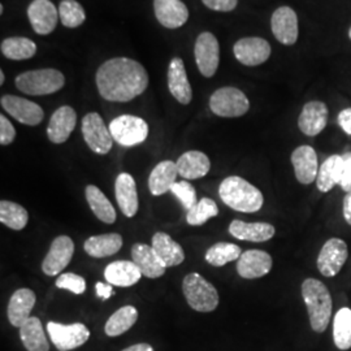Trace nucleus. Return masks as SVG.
<instances>
[{"label": "nucleus", "mask_w": 351, "mask_h": 351, "mask_svg": "<svg viewBox=\"0 0 351 351\" xmlns=\"http://www.w3.org/2000/svg\"><path fill=\"white\" fill-rule=\"evenodd\" d=\"M27 19L39 36L51 34L60 20L59 10L51 0H33L27 7Z\"/></svg>", "instance_id": "obj_16"}, {"label": "nucleus", "mask_w": 351, "mask_h": 351, "mask_svg": "<svg viewBox=\"0 0 351 351\" xmlns=\"http://www.w3.org/2000/svg\"><path fill=\"white\" fill-rule=\"evenodd\" d=\"M116 201L126 217H134L138 213V193L136 181L129 173H120L114 182Z\"/></svg>", "instance_id": "obj_22"}, {"label": "nucleus", "mask_w": 351, "mask_h": 351, "mask_svg": "<svg viewBox=\"0 0 351 351\" xmlns=\"http://www.w3.org/2000/svg\"><path fill=\"white\" fill-rule=\"evenodd\" d=\"M241 255L242 250L237 245L229 242H219L207 250L204 259L213 267H223L230 262L239 261Z\"/></svg>", "instance_id": "obj_38"}, {"label": "nucleus", "mask_w": 351, "mask_h": 351, "mask_svg": "<svg viewBox=\"0 0 351 351\" xmlns=\"http://www.w3.org/2000/svg\"><path fill=\"white\" fill-rule=\"evenodd\" d=\"M349 38H350V40H351V26H350V29H349Z\"/></svg>", "instance_id": "obj_53"}, {"label": "nucleus", "mask_w": 351, "mask_h": 351, "mask_svg": "<svg viewBox=\"0 0 351 351\" xmlns=\"http://www.w3.org/2000/svg\"><path fill=\"white\" fill-rule=\"evenodd\" d=\"M132 258H133V262L138 265L143 276L158 278L165 274L167 265L159 258L156 251L152 249V246L145 245V243L133 245Z\"/></svg>", "instance_id": "obj_24"}, {"label": "nucleus", "mask_w": 351, "mask_h": 351, "mask_svg": "<svg viewBox=\"0 0 351 351\" xmlns=\"http://www.w3.org/2000/svg\"><path fill=\"white\" fill-rule=\"evenodd\" d=\"M16 88L27 95H50L65 85V77L58 69L46 68L27 71L14 78Z\"/></svg>", "instance_id": "obj_4"}, {"label": "nucleus", "mask_w": 351, "mask_h": 351, "mask_svg": "<svg viewBox=\"0 0 351 351\" xmlns=\"http://www.w3.org/2000/svg\"><path fill=\"white\" fill-rule=\"evenodd\" d=\"M4 80H5L4 72H3V71H0V85H3V84H4Z\"/></svg>", "instance_id": "obj_51"}, {"label": "nucleus", "mask_w": 351, "mask_h": 351, "mask_svg": "<svg viewBox=\"0 0 351 351\" xmlns=\"http://www.w3.org/2000/svg\"><path fill=\"white\" fill-rule=\"evenodd\" d=\"M177 164L178 175L185 180H198L207 175L211 169V162L201 151H188L182 154Z\"/></svg>", "instance_id": "obj_28"}, {"label": "nucleus", "mask_w": 351, "mask_h": 351, "mask_svg": "<svg viewBox=\"0 0 351 351\" xmlns=\"http://www.w3.org/2000/svg\"><path fill=\"white\" fill-rule=\"evenodd\" d=\"M77 124V113L69 106L58 108L51 116L50 124L47 126V137L52 143L60 145L71 137Z\"/></svg>", "instance_id": "obj_21"}, {"label": "nucleus", "mask_w": 351, "mask_h": 351, "mask_svg": "<svg viewBox=\"0 0 351 351\" xmlns=\"http://www.w3.org/2000/svg\"><path fill=\"white\" fill-rule=\"evenodd\" d=\"M123 247V237L117 233L94 236L85 241L84 249L93 258H107L114 255Z\"/></svg>", "instance_id": "obj_33"}, {"label": "nucleus", "mask_w": 351, "mask_h": 351, "mask_svg": "<svg viewBox=\"0 0 351 351\" xmlns=\"http://www.w3.org/2000/svg\"><path fill=\"white\" fill-rule=\"evenodd\" d=\"M168 88L176 101L181 104H189L193 99V90L189 82L182 59L173 58L168 66Z\"/></svg>", "instance_id": "obj_23"}, {"label": "nucleus", "mask_w": 351, "mask_h": 351, "mask_svg": "<svg viewBox=\"0 0 351 351\" xmlns=\"http://www.w3.org/2000/svg\"><path fill=\"white\" fill-rule=\"evenodd\" d=\"M342 213H343L345 221L351 226V193H348V194L345 195V198H343Z\"/></svg>", "instance_id": "obj_49"}, {"label": "nucleus", "mask_w": 351, "mask_h": 351, "mask_svg": "<svg viewBox=\"0 0 351 351\" xmlns=\"http://www.w3.org/2000/svg\"><path fill=\"white\" fill-rule=\"evenodd\" d=\"M113 141L124 147L141 145L149 137V125L138 116L123 114L113 119L110 124Z\"/></svg>", "instance_id": "obj_7"}, {"label": "nucleus", "mask_w": 351, "mask_h": 351, "mask_svg": "<svg viewBox=\"0 0 351 351\" xmlns=\"http://www.w3.org/2000/svg\"><path fill=\"white\" fill-rule=\"evenodd\" d=\"M178 175L177 164L171 160H164L158 164L149 177V188L151 194L155 197L163 195L169 191L176 182V177Z\"/></svg>", "instance_id": "obj_31"}, {"label": "nucleus", "mask_w": 351, "mask_h": 351, "mask_svg": "<svg viewBox=\"0 0 351 351\" xmlns=\"http://www.w3.org/2000/svg\"><path fill=\"white\" fill-rule=\"evenodd\" d=\"M59 17L65 27L75 29L85 23L86 13L78 1L62 0V3L59 4Z\"/></svg>", "instance_id": "obj_40"}, {"label": "nucleus", "mask_w": 351, "mask_h": 351, "mask_svg": "<svg viewBox=\"0 0 351 351\" xmlns=\"http://www.w3.org/2000/svg\"><path fill=\"white\" fill-rule=\"evenodd\" d=\"M95 81L103 99L125 103L145 93L149 86V73L133 59L113 58L98 68Z\"/></svg>", "instance_id": "obj_1"}, {"label": "nucleus", "mask_w": 351, "mask_h": 351, "mask_svg": "<svg viewBox=\"0 0 351 351\" xmlns=\"http://www.w3.org/2000/svg\"><path fill=\"white\" fill-rule=\"evenodd\" d=\"M271 29L274 37L276 38L281 45H295L300 37V24L297 13L288 5L278 7L276 11L272 13Z\"/></svg>", "instance_id": "obj_12"}, {"label": "nucleus", "mask_w": 351, "mask_h": 351, "mask_svg": "<svg viewBox=\"0 0 351 351\" xmlns=\"http://www.w3.org/2000/svg\"><path fill=\"white\" fill-rule=\"evenodd\" d=\"M337 120H339L341 129H342L348 136H351V107L342 110V111L339 113Z\"/></svg>", "instance_id": "obj_47"}, {"label": "nucleus", "mask_w": 351, "mask_h": 351, "mask_svg": "<svg viewBox=\"0 0 351 351\" xmlns=\"http://www.w3.org/2000/svg\"><path fill=\"white\" fill-rule=\"evenodd\" d=\"M47 332L50 335L52 343L59 351L75 350L90 339V330L82 323L65 326L60 323L50 322L47 324Z\"/></svg>", "instance_id": "obj_11"}, {"label": "nucleus", "mask_w": 351, "mask_h": 351, "mask_svg": "<svg viewBox=\"0 0 351 351\" xmlns=\"http://www.w3.org/2000/svg\"><path fill=\"white\" fill-rule=\"evenodd\" d=\"M3 11H4V7H3V4L0 5V13H3Z\"/></svg>", "instance_id": "obj_52"}, {"label": "nucleus", "mask_w": 351, "mask_h": 351, "mask_svg": "<svg viewBox=\"0 0 351 351\" xmlns=\"http://www.w3.org/2000/svg\"><path fill=\"white\" fill-rule=\"evenodd\" d=\"M20 339L27 351H50V343L37 316H30L20 328Z\"/></svg>", "instance_id": "obj_32"}, {"label": "nucleus", "mask_w": 351, "mask_h": 351, "mask_svg": "<svg viewBox=\"0 0 351 351\" xmlns=\"http://www.w3.org/2000/svg\"><path fill=\"white\" fill-rule=\"evenodd\" d=\"M171 191L175 194L177 199L181 202L184 208L188 210V211H190L193 207H195V204L198 203L195 189L186 180L175 182L173 186L171 189Z\"/></svg>", "instance_id": "obj_42"}, {"label": "nucleus", "mask_w": 351, "mask_h": 351, "mask_svg": "<svg viewBox=\"0 0 351 351\" xmlns=\"http://www.w3.org/2000/svg\"><path fill=\"white\" fill-rule=\"evenodd\" d=\"M271 45L261 37L241 38L233 46V53L239 63L246 66H258L271 56Z\"/></svg>", "instance_id": "obj_13"}, {"label": "nucleus", "mask_w": 351, "mask_h": 351, "mask_svg": "<svg viewBox=\"0 0 351 351\" xmlns=\"http://www.w3.org/2000/svg\"><path fill=\"white\" fill-rule=\"evenodd\" d=\"M75 252V243L71 237L60 236L52 241L50 250L47 252L43 263L42 271L47 276H58V274L63 272L64 269L71 263Z\"/></svg>", "instance_id": "obj_15"}, {"label": "nucleus", "mask_w": 351, "mask_h": 351, "mask_svg": "<svg viewBox=\"0 0 351 351\" xmlns=\"http://www.w3.org/2000/svg\"><path fill=\"white\" fill-rule=\"evenodd\" d=\"M36 293L30 289L16 290L8 303V320L13 326L21 328L26 320L30 317V313L36 304Z\"/></svg>", "instance_id": "obj_25"}, {"label": "nucleus", "mask_w": 351, "mask_h": 351, "mask_svg": "<svg viewBox=\"0 0 351 351\" xmlns=\"http://www.w3.org/2000/svg\"><path fill=\"white\" fill-rule=\"evenodd\" d=\"M137 319H138L137 308L134 306H124L107 320L104 326L106 335L108 337L121 336L136 324Z\"/></svg>", "instance_id": "obj_36"}, {"label": "nucleus", "mask_w": 351, "mask_h": 351, "mask_svg": "<svg viewBox=\"0 0 351 351\" xmlns=\"http://www.w3.org/2000/svg\"><path fill=\"white\" fill-rule=\"evenodd\" d=\"M0 103L3 110H5V112L10 113L13 119H16L21 124L29 126L39 125L45 119L42 107L25 98L16 95H3Z\"/></svg>", "instance_id": "obj_14"}, {"label": "nucleus", "mask_w": 351, "mask_h": 351, "mask_svg": "<svg viewBox=\"0 0 351 351\" xmlns=\"http://www.w3.org/2000/svg\"><path fill=\"white\" fill-rule=\"evenodd\" d=\"M348 243L343 239H330L326 241L319 252L316 265L323 276L335 277L341 272V269L348 262Z\"/></svg>", "instance_id": "obj_9"}, {"label": "nucleus", "mask_w": 351, "mask_h": 351, "mask_svg": "<svg viewBox=\"0 0 351 351\" xmlns=\"http://www.w3.org/2000/svg\"><path fill=\"white\" fill-rule=\"evenodd\" d=\"M16 138V130L13 128L11 121L1 114L0 116V145L1 146H8L11 145Z\"/></svg>", "instance_id": "obj_44"}, {"label": "nucleus", "mask_w": 351, "mask_h": 351, "mask_svg": "<svg viewBox=\"0 0 351 351\" xmlns=\"http://www.w3.org/2000/svg\"><path fill=\"white\" fill-rule=\"evenodd\" d=\"M219 195L229 208L239 213H258L264 204L263 193L239 176L224 178Z\"/></svg>", "instance_id": "obj_3"}, {"label": "nucleus", "mask_w": 351, "mask_h": 351, "mask_svg": "<svg viewBox=\"0 0 351 351\" xmlns=\"http://www.w3.org/2000/svg\"><path fill=\"white\" fill-rule=\"evenodd\" d=\"M86 199L88 206L94 215L106 224H113L116 221V211L113 208L112 203L103 194L101 189L88 185L85 189Z\"/></svg>", "instance_id": "obj_34"}, {"label": "nucleus", "mask_w": 351, "mask_h": 351, "mask_svg": "<svg viewBox=\"0 0 351 351\" xmlns=\"http://www.w3.org/2000/svg\"><path fill=\"white\" fill-rule=\"evenodd\" d=\"M142 272L138 265L129 261H116L108 264L104 269L106 280L113 287L129 288L138 282Z\"/></svg>", "instance_id": "obj_26"}, {"label": "nucleus", "mask_w": 351, "mask_h": 351, "mask_svg": "<svg viewBox=\"0 0 351 351\" xmlns=\"http://www.w3.org/2000/svg\"><path fill=\"white\" fill-rule=\"evenodd\" d=\"M60 351H65V350H60Z\"/></svg>", "instance_id": "obj_54"}, {"label": "nucleus", "mask_w": 351, "mask_h": 351, "mask_svg": "<svg viewBox=\"0 0 351 351\" xmlns=\"http://www.w3.org/2000/svg\"><path fill=\"white\" fill-rule=\"evenodd\" d=\"M29 215L23 206L11 201L0 202V221L13 230H23L27 224Z\"/></svg>", "instance_id": "obj_39"}, {"label": "nucleus", "mask_w": 351, "mask_h": 351, "mask_svg": "<svg viewBox=\"0 0 351 351\" xmlns=\"http://www.w3.org/2000/svg\"><path fill=\"white\" fill-rule=\"evenodd\" d=\"M123 351H154V349L149 343H137V345L126 348Z\"/></svg>", "instance_id": "obj_50"}, {"label": "nucleus", "mask_w": 351, "mask_h": 351, "mask_svg": "<svg viewBox=\"0 0 351 351\" xmlns=\"http://www.w3.org/2000/svg\"><path fill=\"white\" fill-rule=\"evenodd\" d=\"M229 233L241 241L265 242L275 236L276 229L269 223H245L242 220H233L229 226Z\"/></svg>", "instance_id": "obj_27"}, {"label": "nucleus", "mask_w": 351, "mask_h": 351, "mask_svg": "<svg viewBox=\"0 0 351 351\" xmlns=\"http://www.w3.org/2000/svg\"><path fill=\"white\" fill-rule=\"evenodd\" d=\"M217 215H219V207L216 202L211 198H202L201 201L195 204V207H193L186 213V221L189 226H203L210 219H213Z\"/></svg>", "instance_id": "obj_41"}, {"label": "nucleus", "mask_w": 351, "mask_h": 351, "mask_svg": "<svg viewBox=\"0 0 351 351\" xmlns=\"http://www.w3.org/2000/svg\"><path fill=\"white\" fill-rule=\"evenodd\" d=\"M301 293L307 307L313 330L316 333L326 332L333 310V301L329 289L320 280L311 277L302 282Z\"/></svg>", "instance_id": "obj_2"}, {"label": "nucleus", "mask_w": 351, "mask_h": 351, "mask_svg": "<svg viewBox=\"0 0 351 351\" xmlns=\"http://www.w3.org/2000/svg\"><path fill=\"white\" fill-rule=\"evenodd\" d=\"M274 265L272 256L263 250H247L242 252L237 262L239 276L246 280H255L271 272Z\"/></svg>", "instance_id": "obj_19"}, {"label": "nucleus", "mask_w": 351, "mask_h": 351, "mask_svg": "<svg viewBox=\"0 0 351 351\" xmlns=\"http://www.w3.org/2000/svg\"><path fill=\"white\" fill-rule=\"evenodd\" d=\"M210 110L219 117H241L249 112L250 101L239 88L226 86L217 88L211 95Z\"/></svg>", "instance_id": "obj_6"}, {"label": "nucleus", "mask_w": 351, "mask_h": 351, "mask_svg": "<svg viewBox=\"0 0 351 351\" xmlns=\"http://www.w3.org/2000/svg\"><path fill=\"white\" fill-rule=\"evenodd\" d=\"M113 285L111 284H104V282H97L95 289H97V295L101 298V301H107L111 295H113Z\"/></svg>", "instance_id": "obj_48"}, {"label": "nucleus", "mask_w": 351, "mask_h": 351, "mask_svg": "<svg viewBox=\"0 0 351 351\" xmlns=\"http://www.w3.org/2000/svg\"><path fill=\"white\" fill-rule=\"evenodd\" d=\"M333 341L339 350L351 349V310L342 307L335 315L333 320Z\"/></svg>", "instance_id": "obj_37"}, {"label": "nucleus", "mask_w": 351, "mask_h": 351, "mask_svg": "<svg viewBox=\"0 0 351 351\" xmlns=\"http://www.w3.org/2000/svg\"><path fill=\"white\" fill-rule=\"evenodd\" d=\"M194 56L202 75L207 78L213 77L220 64V45L217 38L210 32L201 33L195 40Z\"/></svg>", "instance_id": "obj_10"}, {"label": "nucleus", "mask_w": 351, "mask_h": 351, "mask_svg": "<svg viewBox=\"0 0 351 351\" xmlns=\"http://www.w3.org/2000/svg\"><path fill=\"white\" fill-rule=\"evenodd\" d=\"M329 111L324 101H307L298 117V128L304 136L316 137L326 129Z\"/></svg>", "instance_id": "obj_18"}, {"label": "nucleus", "mask_w": 351, "mask_h": 351, "mask_svg": "<svg viewBox=\"0 0 351 351\" xmlns=\"http://www.w3.org/2000/svg\"><path fill=\"white\" fill-rule=\"evenodd\" d=\"M56 288L69 290L73 294H84L86 290V281L84 277L78 276L75 274H63L56 280Z\"/></svg>", "instance_id": "obj_43"}, {"label": "nucleus", "mask_w": 351, "mask_h": 351, "mask_svg": "<svg viewBox=\"0 0 351 351\" xmlns=\"http://www.w3.org/2000/svg\"><path fill=\"white\" fill-rule=\"evenodd\" d=\"M154 12L159 24L167 29H178L188 23V7L181 0H154Z\"/></svg>", "instance_id": "obj_20"}, {"label": "nucleus", "mask_w": 351, "mask_h": 351, "mask_svg": "<svg viewBox=\"0 0 351 351\" xmlns=\"http://www.w3.org/2000/svg\"><path fill=\"white\" fill-rule=\"evenodd\" d=\"M182 291L189 306L198 313H213L219 306V293L199 274H189L182 281Z\"/></svg>", "instance_id": "obj_5"}, {"label": "nucleus", "mask_w": 351, "mask_h": 351, "mask_svg": "<svg viewBox=\"0 0 351 351\" xmlns=\"http://www.w3.org/2000/svg\"><path fill=\"white\" fill-rule=\"evenodd\" d=\"M82 136L88 149L95 154L106 155L112 150L113 138L101 114L90 112L82 119Z\"/></svg>", "instance_id": "obj_8"}, {"label": "nucleus", "mask_w": 351, "mask_h": 351, "mask_svg": "<svg viewBox=\"0 0 351 351\" xmlns=\"http://www.w3.org/2000/svg\"><path fill=\"white\" fill-rule=\"evenodd\" d=\"M203 4L217 12H230L233 10H236L239 0H202Z\"/></svg>", "instance_id": "obj_45"}, {"label": "nucleus", "mask_w": 351, "mask_h": 351, "mask_svg": "<svg viewBox=\"0 0 351 351\" xmlns=\"http://www.w3.org/2000/svg\"><path fill=\"white\" fill-rule=\"evenodd\" d=\"M343 155H332L326 158L324 163L320 165L316 178V188L322 193H329L335 186L341 184L343 173Z\"/></svg>", "instance_id": "obj_29"}, {"label": "nucleus", "mask_w": 351, "mask_h": 351, "mask_svg": "<svg viewBox=\"0 0 351 351\" xmlns=\"http://www.w3.org/2000/svg\"><path fill=\"white\" fill-rule=\"evenodd\" d=\"M345 159V164H343V173H342V178H341V184L339 186L346 191V193H351V152L345 154L343 155Z\"/></svg>", "instance_id": "obj_46"}, {"label": "nucleus", "mask_w": 351, "mask_h": 351, "mask_svg": "<svg viewBox=\"0 0 351 351\" xmlns=\"http://www.w3.org/2000/svg\"><path fill=\"white\" fill-rule=\"evenodd\" d=\"M291 164L297 181L302 185H310L316 182L319 173V162L317 154L314 147L303 145L297 147L291 154Z\"/></svg>", "instance_id": "obj_17"}, {"label": "nucleus", "mask_w": 351, "mask_h": 351, "mask_svg": "<svg viewBox=\"0 0 351 351\" xmlns=\"http://www.w3.org/2000/svg\"><path fill=\"white\" fill-rule=\"evenodd\" d=\"M152 249L168 267H176L185 261V252L181 245L163 232H158L152 237Z\"/></svg>", "instance_id": "obj_30"}, {"label": "nucleus", "mask_w": 351, "mask_h": 351, "mask_svg": "<svg viewBox=\"0 0 351 351\" xmlns=\"http://www.w3.org/2000/svg\"><path fill=\"white\" fill-rule=\"evenodd\" d=\"M0 50L7 59L20 62L32 59L37 53V45L29 38L11 37L1 42Z\"/></svg>", "instance_id": "obj_35"}]
</instances>
